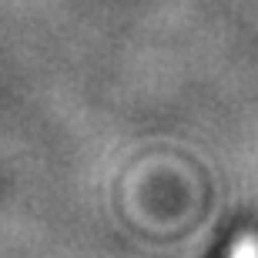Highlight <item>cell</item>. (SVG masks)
Instances as JSON below:
<instances>
[{"label": "cell", "instance_id": "6da1fadb", "mask_svg": "<svg viewBox=\"0 0 258 258\" xmlns=\"http://www.w3.org/2000/svg\"><path fill=\"white\" fill-rule=\"evenodd\" d=\"M231 258H258V241L255 238H241L231 251Z\"/></svg>", "mask_w": 258, "mask_h": 258}]
</instances>
